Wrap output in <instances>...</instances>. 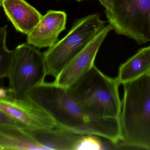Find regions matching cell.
Wrapping results in <instances>:
<instances>
[{
    "instance_id": "6da1fadb",
    "label": "cell",
    "mask_w": 150,
    "mask_h": 150,
    "mask_svg": "<svg viewBox=\"0 0 150 150\" xmlns=\"http://www.w3.org/2000/svg\"><path fill=\"white\" fill-rule=\"evenodd\" d=\"M26 97L48 114L60 128L76 134L97 136L114 144L121 140L120 119L91 116L71 98L66 88L45 82Z\"/></svg>"
},
{
    "instance_id": "7a4b0ae2",
    "label": "cell",
    "mask_w": 150,
    "mask_h": 150,
    "mask_svg": "<svg viewBox=\"0 0 150 150\" xmlns=\"http://www.w3.org/2000/svg\"><path fill=\"white\" fill-rule=\"evenodd\" d=\"M121 147L150 150V73L123 84Z\"/></svg>"
},
{
    "instance_id": "3957f363",
    "label": "cell",
    "mask_w": 150,
    "mask_h": 150,
    "mask_svg": "<svg viewBox=\"0 0 150 150\" xmlns=\"http://www.w3.org/2000/svg\"><path fill=\"white\" fill-rule=\"evenodd\" d=\"M120 85L116 77L106 75L94 65L66 89L71 98L91 116L120 119Z\"/></svg>"
},
{
    "instance_id": "277c9868",
    "label": "cell",
    "mask_w": 150,
    "mask_h": 150,
    "mask_svg": "<svg viewBox=\"0 0 150 150\" xmlns=\"http://www.w3.org/2000/svg\"><path fill=\"white\" fill-rule=\"evenodd\" d=\"M105 26L99 14L77 20L67 34L43 53L47 75L56 78L69 62Z\"/></svg>"
},
{
    "instance_id": "5b68a950",
    "label": "cell",
    "mask_w": 150,
    "mask_h": 150,
    "mask_svg": "<svg viewBox=\"0 0 150 150\" xmlns=\"http://www.w3.org/2000/svg\"><path fill=\"white\" fill-rule=\"evenodd\" d=\"M108 20L117 34L138 44L150 41V0H101Z\"/></svg>"
},
{
    "instance_id": "8992f818",
    "label": "cell",
    "mask_w": 150,
    "mask_h": 150,
    "mask_svg": "<svg viewBox=\"0 0 150 150\" xmlns=\"http://www.w3.org/2000/svg\"><path fill=\"white\" fill-rule=\"evenodd\" d=\"M46 67L43 53L28 44L18 45L13 50L7 77L8 93L17 98L25 97L30 91L45 82Z\"/></svg>"
},
{
    "instance_id": "52a82bcc",
    "label": "cell",
    "mask_w": 150,
    "mask_h": 150,
    "mask_svg": "<svg viewBox=\"0 0 150 150\" xmlns=\"http://www.w3.org/2000/svg\"><path fill=\"white\" fill-rule=\"evenodd\" d=\"M0 111L29 130L48 129L58 127L52 117L27 97L17 98L9 93L0 98Z\"/></svg>"
},
{
    "instance_id": "ba28073f",
    "label": "cell",
    "mask_w": 150,
    "mask_h": 150,
    "mask_svg": "<svg viewBox=\"0 0 150 150\" xmlns=\"http://www.w3.org/2000/svg\"><path fill=\"white\" fill-rule=\"evenodd\" d=\"M112 29L111 25L105 26L65 66L53 82L58 86L67 88L90 70L94 65V61L100 46Z\"/></svg>"
},
{
    "instance_id": "9c48e42d",
    "label": "cell",
    "mask_w": 150,
    "mask_h": 150,
    "mask_svg": "<svg viewBox=\"0 0 150 150\" xmlns=\"http://www.w3.org/2000/svg\"><path fill=\"white\" fill-rule=\"evenodd\" d=\"M67 20L65 11H48L27 35V43L38 48L52 47L58 41L60 33L66 29Z\"/></svg>"
},
{
    "instance_id": "30bf717a",
    "label": "cell",
    "mask_w": 150,
    "mask_h": 150,
    "mask_svg": "<svg viewBox=\"0 0 150 150\" xmlns=\"http://www.w3.org/2000/svg\"><path fill=\"white\" fill-rule=\"evenodd\" d=\"M1 5L15 29L26 35L33 31L43 16L25 0H1Z\"/></svg>"
},
{
    "instance_id": "8fae6325",
    "label": "cell",
    "mask_w": 150,
    "mask_h": 150,
    "mask_svg": "<svg viewBox=\"0 0 150 150\" xmlns=\"http://www.w3.org/2000/svg\"><path fill=\"white\" fill-rule=\"evenodd\" d=\"M42 150H76L81 135L57 127L48 129H25Z\"/></svg>"
},
{
    "instance_id": "7c38bea8",
    "label": "cell",
    "mask_w": 150,
    "mask_h": 150,
    "mask_svg": "<svg viewBox=\"0 0 150 150\" xmlns=\"http://www.w3.org/2000/svg\"><path fill=\"white\" fill-rule=\"evenodd\" d=\"M42 150L25 129L0 124V150Z\"/></svg>"
},
{
    "instance_id": "4fadbf2b",
    "label": "cell",
    "mask_w": 150,
    "mask_h": 150,
    "mask_svg": "<svg viewBox=\"0 0 150 150\" xmlns=\"http://www.w3.org/2000/svg\"><path fill=\"white\" fill-rule=\"evenodd\" d=\"M150 73V46L140 49L119 67L116 78L120 85Z\"/></svg>"
},
{
    "instance_id": "5bb4252c",
    "label": "cell",
    "mask_w": 150,
    "mask_h": 150,
    "mask_svg": "<svg viewBox=\"0 0 150 150\" xmlns=\"http://www.w3.org/2000/svg\"><path fill=\"white\" fill-rule=\"evenodd\" d=\"M7 29V25L0 27V81L7 77L13 55L6 44Z\"/></svg>"
},
{
    "instance_id": "9a60e30c",
    "label": "cell",
    "mask_w": 150,
    "mask_h": 150,
    "mask_svg": "<svg viewBox=\"0 0 150 150\" xmlns=\"http://www.w3.org/2000/svg\"><path fill=\"white\" fill-rule=\"evenodd\" d=\"M99 136L94 135H82L79 136L76 150L105 149Z\"/></svg>"
},
{
    "instance_id": "2e32d148",
    "label": "cell",
    "mask_w": 150,
    "mask_h": 150,
    "mask_svg": "<svg viewBox=\"0 0 150 150\" xmlns=\"http://www.w3.org/2000/svg\"><path fill=\"white\" fill-rule=\"evenodd\" d=\"M0 124L14 125L23 128L20 123L0 111Z\"/></svg>"
},
{
    "instance_id": "e0dca14e",
    "label": "cell",
    "mask_w": 150,
    "mask_h": 150,
    "mask_svg": "<svg viewBox=\"0 0 150 150\" xmlns=\"http://www.w3.org/2000/svg\"><path fill=\"white\" fill-rule=\"evenodd\" d=\"M8 89H5L0 87V98H4L8 95Z\"/></svg>"
},
{
    "instance_id": "ac0fdd59",
    "label": "cell",
    "mask_w": 150,
    "mask_h": 150,
    "mask_svg": "<svg viewBox=\"0 0 150 150\" xmlns=\"http://www.w3.org/2000/svg\"><path fill=\"white\" fill-rule=\"evenodd\" d=\"M76 1H83V0H76ZM98 1H99V2H100L101 0H98Z\"/></svg>"
},
{
    "instance_id": "d6986e66",
    "label": "cell",
    "mask_w": 150,
    "mask_h": 150,
    "mask_svg": "<svg viewBox=\"0 0 150 150\" xmlns=\"http://www.w3.org/2000/svg\"><path fill=\"white\" fill-rule=\"evenodd\" d=\"M1 0H0V6H1Z\"/></svg>"
}]
</instances>
